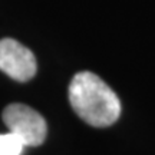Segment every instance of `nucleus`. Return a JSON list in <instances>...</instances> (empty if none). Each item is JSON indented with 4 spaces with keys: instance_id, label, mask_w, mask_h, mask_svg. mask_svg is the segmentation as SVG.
<instances>
[{
    "instance_id": "3",
    "label": "nucleus",
    "mask_w": 155,
    "mask_h": 155,
    "mask_svg": "<svg viewBox=\"0 0 155 155\" xmlns=\"http://www.w3.org/2000/svg\"><path fill=\"white\" fill-rule=\"evenodd\" d=\"M0 71L17 82L30 81L36 75L38 63L32 50L13 39L0 40Z\"/></svg>"
},
{
    "instance_id": "1",
    "label": "nucleus",
    "mask_w": 155,
    "mask_h": 155,
    "mask_svg": "<svg viewBox=\"0 0 155 155\" xmlns=\"http://www.w3.org/2000/svg\"><path fill=\"white\" fill-rule=\"evenodd\" d=\"M69 102L81 119L96 128L109 127L121 115L119 98L92 72H79L73 76L69 85Z\"/></svg>"
},
{
    "instance_id": "2",
    "label": "nucleus",
    "mask_w": 155,
    "mask_h": 155,
    "mask_svg": "<svg viewBox=\"0 0 155 155\" xmlns=\"http://www.w3.org/2000/svg\"><path fill=\"white\" fill-rule=\"evenodd\" d=\"M3 121L9 132L16 135L25 147H39L48 134L45 118L38 111L23 104H12L3 111Z\"/></svg>"
},
{
    "instance_id": "4",
    "label": "nucleus",
    "mask_w": 155,
    "mask_h": 155,
    "mask_svg": "<svg viewBox=\"0 0 155 155\" xmlns=\"http://www.w3.org/2000/svg\"><path fill=\"white\" fill-rule=\"evenodd\" d=\"M25 145L12 132L0 135V155H20Z\"/></svg>"
}]
</instances>
